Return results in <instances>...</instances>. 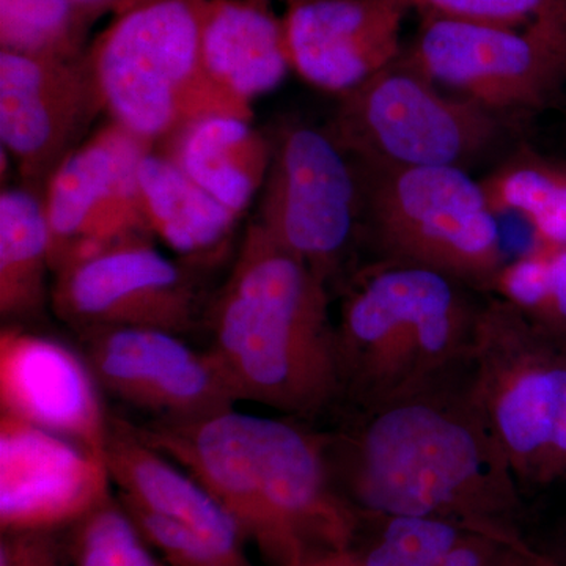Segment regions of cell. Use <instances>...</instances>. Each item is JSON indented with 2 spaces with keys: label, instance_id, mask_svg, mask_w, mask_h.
<instances>
[{
  "label": "cell",
  "instance_id": "cell-18",
  "mask_svg": "<svg viewBox=\"0 0 566 566\" xmlns=\"http://www.w3.org/2000/svg\"><path fill=\"white\" fill-rule=\"evenodd\" d=\"M106 465L120 497L191 528L238 564L251 565L243 534L207 488L118 417H111Z\"/></svg>",
  "mask_w": 566,
  "mask_h": 566
},
{
  "label": "cell",
  "instance_id": "cell-14",
  "mask_svg": "<svg viewBox=\"0 0 566 566\" xmlns=\"http://www.w3.org/2000/svg\"><path fill=\"white\" fill-rule=\"evenodd\" d=\"M84 57H31L0 51V140L29 185L50 180L103 112Z\"/></svg>",
  "mask_w": 566,
  "mask_h": 566
},
{
  "label": "cell",
  "instance_id": "cell-16",
  "mask_svg": "<svg viewBox=\"0 0 566 566\" xmlns=\"http://www.w3.org/2000/svg\"><path fill=\"white\" fill-rule=\"evenodd\" d=\"M82 353L20 326L0 333V409L106 461L111 417Z\"/></svg>",
  "mask_w": 566,
  "mask_h": 566
},
{
  "label": "cell",
  "instance_id": "cell-15",
  "mask_svg": "<svg viewBox=\"0 0 566 566\" xmlns=\"http://www.w3.org/2000/svg\"><path fill=\"white\" fill-rule=\"evenodd\" d=\"M106 461L35 424L0 415V527L66 528L109 501Z\"/></svg>",
  "mask_w": 566,
  "mask_h": 566
},
{
  "label": "cell",
  "instance_id": "cell-3",
  "mask_svg": "<svg viewBox=\"0 0 566 566\" xmlns=\"http://www.w3.org/2000/svg\"><path fill=\"white\" fill-rule=\"evenodd\" d=\"M205 315L238 401L312 419L342 400L327 282L259 222L249 223Z\"/></svg>",
  "mask_w": 566,
  "mask_h": 566
},
{
  "label": "cell",
  "instance_id": "cell-17",
  "mask_svg": "<svg viewBox=\"0 0 566 566\" xmlns=\"http://www.w3.org/2000/svg\"><path fill=\"white\" fill-rule=\"evenodd\" d=\"M406 11L392 0H286L292 71L324 92L352 91L400 57Z\"/></svg>",
  "mask_w": 566,
  "mask_h": 566
},
{
  "label": "cell",
  "instance_id": "cell-2",
  "mask_svg": "<svg viewBox=\"0 0 566 566\" xmlns=\"http://www.w3.org/2000/svg\"><path fill=\"white\" fill-rule=\"evenodd\" d=\"M132 427L199 480L270 564L342 553L356 539L360 517L334 485L324 434L234 408Z\"/></svg>",
  "mask_w": 566,
  "mask_h": 566
},
{
  "label": "cell",
  "instance_id": "cell-23",
  "mask_svg": "<svg viewBox=\"0 0 566 566\" xmlns=\"http://www.w3.org/2000/svg\"><path fill=\"white\" fill-rule=\"evenodd\" d=\"M480 185L495 216H521L536 243L566 245V164L520 147Z\"/></svg>",
  "mask_w": 566,
  "mask_h": 566
},
{
  "label": "cell",
  "instance_id": "cell-25",
  "mask_svg": "<svg viewBox=\"0 0 566 566\" xmlns=\"http://www.w3.org/2000/svg\"><path fill=\"white\" fill-rule=\"evenodd\" d=\"M360 517L375 524V535L337 553L345 566H433L476 532L436 517Z\"/></svg>",
  "mask_w": 566,
  "mask_h": 566
},
{
  "label": "cell",
  "instance_id": "cell-7",
  "mask_svg": "<svg viewBox=\"0 0 566 566\" xmlns=\"http://www.w3.org/2000/svg\"><path fill=\"white\" fill-rule=\"evenodd\" d=\"M469 379L521 488L566 479V345L493 297L480 308Z\"/></svg>",
  "mask_w": 566,
  "mask_h": 566
},
{
  "label": "cell",
  "instance_id": "cell-31",
  "mask_svg": "<svg viewBox=\"0 0 566 566\" xmlns=\"http://www.w3.org/2000/svg\"><path fill=\"white\" fill-rule=\"evenodd\" d=\"M549 245V273L536 327L566 345V245Z\"/></svg>",
  "mask_w": 566,
  "mask_h": 566
},
{
  "label": "cell",
  "instance_id": "cell-19",
  "mask_svg": "<svg viewBox=\"0 0 566 566\" xmlns=\"http://www.w3.org/2000/svg\"><path fill=\"white\" fill-rule=\"evenodd\" d=\"M199 17L203 69L237 102L252 106L289 76L285 29L270 0H199Z\"/></svg>",
  "mask_w": 566,
  "mask_h": 566
},
{
  "label": "cell",
  "instance_id": "cell-4",
  "mask_svg": "<svg viewBox=\"0 0 566 566\" xmlns=\"http://www.w3.org/2000/svg\"><path fill=\"white\" fill-rule=\"evenodd\" d=\"M465 289L406 264L368 271L337 323L340 401L365 411L471 363L482 305Z\"/></svg>",
  "mask_w": 566,
  "mask_h": 566
},
{
  "label": "cell",
  "instance_id": "cell-22",
  "mask_svg": "<svg viewBox=\"0 0 566 566\" xmlns=\"http://www.w3.org/2000/svg\"><path fill=\"white\" fill-rule=\"evenodd\" d=\"M51 237L43 199L29 189L0 196V315L28 322L51 303Z\"/></svg>",
  "mask_w": 566,
  "mask_h": 566
},
{
  "label": "cell",
  "instance_id": "cell-32",
  "mask_svg": "<svg viewBox=\"0 0 566 566\" xmlns=\"http://www.w3.org/2000/svg\"><path fill=\"white\" fill-rule=\"evenodd\" d=\"M71 2L76 3L77 7L88 11V13L95 14L96 18H102L103 14L114 13V11L122 9L132 0H71Z\"/></svg>",
  "mask_w": 566,
  "mask_h": 566
},
{
  "label": "cell",
  "instance_id": "cell-20",
  "mask_svg": "<svg viewBox=\"0 0 566 566\" xmlns=\"http://www.w3.org/2000/svg\"><path fill=\"white\" fill-rule=\"evenodd\" d=\"M155 150L238 218L262 191L273 161V139L234 115L189 123Z\"/></svg>",
  "mask_w": 566,
  "mask_h": 566
},
{
  "label": "cell",
  "instance_id": "cell-1",
  "mask_svg": "<svg viewBox=\"0 0 566 566\" xmlns=\"http://www.w3.org/2000/svg\"><path fill=\"white\" fill-rule=\"evenodd\" d=\"M469 364L324 434L334 485L357 515L436 517L524 539L523 488L475 403Z\"/></svg>",
  "mask_w": 566,
  "mask_h": 566
},
{
  "label": "cell",
  "instance_id": "cell-5",
  "mask_svg": "<svg viewBox=\"0 0 566 566\" xmlns=\"http://www.w3.org/2000/svg\"><path fill=\"white\" fill-rule=\"evenodd\" d=\"M104 112L155 150L211 115L252 120L219 88L200 55L199 0H132L85 51Z\"/></svg>",
  "mask_w": 566,
  "mask_h": 566
},
{
  "label": "cell",
  "instance_id": "cell-34",
  "mask_svg": "<svg viewBox=\"0 0 566 566\" xmlns=\"http://www.w3.org/2000/svg\"><path fill=\"white\" fill-rule=\"evenodd\" d=\"M562 9H564V13L566 14V0H562Z\"/></svg>",
  "mask_w": 566,
  "mask_h": 566
},
{
  "label": "cell",
  "instance_id": "cell-10",
  "mask_svg": "<svg viewBox=\"0 0 566 566\" xmlns=\"http://www.w3.org/2000/svg\"><path fill=\"white\" fill-rule=\"evenodd\" d=\"M356 164L327 129L282 128L260 197L256 222L327 283L360 226Z\"/></svg>",
  "mask_w": 566,
  "mask_h": 566
},
{
  "label": "cell",
  "instance_id": "cell-11",
  "mask_svg": "<svg viewBox=\"0 0 566 566\" xmlns=\"http://www.w3.org/2000/svg\"><path fill=\"white\" fill-rule=\"evenodd\" d=\"M52 275V311L76 333L142 327L182 337L203 315L196 279L159 252L150 234L126 238Z\"/></svg>",
  "mask_w": 566,
  "mask_h": 566
},
{
  "label": "cell",
  "instance_id": "cell-8",
  "mask_svg": "<svg viewBox=\"0 0 566 566\" xmlns=\"http://www.w3.org/2000/svg\"><path fill=\"white\" fill-rule=\"evenodd\" d=\"M338 96L326 129L359 166L468 170L512 137V118L444 95L398 59Z\"/></svg>",
  "mask_w": 566,
  "mask_h": 566
},
{
  "label": "cell",
  "instance_id": "cell-13",
  "mask_svg": "<svg viewBox=\"0 0 566 566\" xmlns=\"http://www.w3.org/2000/svg\"><path fill=\"white\" fill-rule=\"evenodd\" d=\"M76 334L102 390L148 412L151 420L193 419L238 403L211 349H193L181 335L142 327H93Z\"/></svg>",
  "mask_w": 566,
  "mask_h": 566
},
{
  "label": "cell",
  "instance_id": "cell-26",
  "mask_svg": "<svg viewBox=\"0 0 566 566\" xmlns=\"http://www.w3.org/2000/svg\"><path fill=\"white\" fill-rule=\"evenodd\" d=\"M71 546L73 566H161L114 497L71 528Z\"/></svg>",
  "mask_w": 566,
  "mask_h": 566
},
{
  "label": "cell",
  "instance_id": "cell-29",
  "mask_svg": "<svg viewBox=\"0 0 566 566\" xmlns=\"http://www.w3.org/2000/svg\"><path fill=\"white\" fill-rule=\"evenodd\" d=\"M71 528L2 531L0 566H73Z\"/></svg>",
  "mask_w": 566,
  "mask_h": 566
},
{
  "label": "cell",
  "instance_id": "cell-27",
  "mask_svg": "<svg viewBox=\"0 0 566 566\" xmlns=\"http://www.w3.org/2000/svg\"><path fill=\"white\" fill-rule=\"evenodd\" d=\"M123 509L151 549L158 551L170 566H252L238 564L212 546L202 535L180 523L156 515L144 506L118 495Z\"/></svg>",
  "mask_w": 566,
  "mask_h": 566
},
{
  "label": "cell",
  "instance_id": "cell-30",
  "mask_svg": "<svg viewBox=\"0 0 566 566\" xmlns=\"http://www.w3.org/2000/svg\"><path fill=\"white\" fill-rule=\"evenodd\" d=\"M433 566H562L526 539H506L475 532Z\"/></svg>",
  "mask_w": 566,
  "mask_h": 566
},
{
  "label": "cell",
  "instance_id": "cell-6",
  "mask_svg": "<svg viewBox=\"0 0 566 566\" xmlns=\"http://www.w3.org/2000/svg\"><path fill=\"white\" fill-rule=\"evenodd\" d=\"M356 167L360 223L382 263L423 268L491 293L506 262L480 181L460 167Z\"/></svg>",
  "mask_w": 566,
  "mask_h": 566
},
{
  "label": "cell",
  "instance_id": "cell-21",
  "mask_svg": "<svg viewBox=\"0 0 566 566\" xmlns=\"http://www.w3.org/2000/svg\"><path fill=\"white\" fill-rule=\"evenodd\" d=\"M142 216L151 237L186 262L223 255L241 218L219 203L161 153L144 156L137 170Z\"/></svg>",
  "mask_w": 566,
  "mask_h": 566
},
{
  "label": "cell",
  "instance_id": "cell-24",
  "mask_svg": "<svg viewBox=\"0 0 566 566\" xmlns=\"http://www.w3.org/2000/svg\"><path fill=\"white\" fill-rule=\"evenodd\" d=\"M96 20L71 0H0V51L76 61Z\"/></svg>",
  "mask_w": 566,
  "mask_h": 566
},
{
  "label": "cell",
  "instance_id": "cell-9",
  "mask_svg": "<svg viewBox=\"0 0 566 566\" xmlns=\"http://www.w3.org/2000/svg\"><path fill=\"white\" fill-rule=\"evenodd\" d=\"M398 61L504 117L539 111L566 87V14L524 25L424 17Z\"/></svg>",
  "mask_w": 566,
  "mask_h": 566
},
{
  "label": "cell",
  "instance_id": "cell-12",
  "mask_svg": "<svg viewBox=\"0 0 566 566\" xmlns=\"http://www.w3.org/2000/svg\"><path fill=\"white\" fill-rule=\"evenodd\" d=\"M151 150L111 120L63 159L43 196L52 274L71 259L150 234L142 216L137 170Z\"/></svg>",
  "mask_w": 566,
  "mask_h": 566
},
{
  "label": "cell",
  "instance_id": "cell-28",
  "mask_svg": "<svg viewBox=\"0 0 566 566\" xmlns=\"http://www.w3.org/2000/svg\"><path fill=\"white\" fill-rule=\"evenodd\" d=\"M406 10L423 11L424 17L524 25L558 9L562 0H392Z\"/></svg>",
  "mask_w": 566,
  "mask_h": 566
},
{
  "label": "cell",
  "instance_id": "cell-33",
  "mask_svg": "<svg viewBox=\"0 0 566 566\" xmlns=\"http://www.w3.org/2000/svg\"><path fill=\"white\" fill-rule=\"evenodd\" d=\"M293 566H345L342 564L340 557L337 556V553L324 554V556H318L314 558H308V560L301 562V564Z\"/></svg>",
  "mask_w": 566,
  "mask_h": 566
}]
</instances>
